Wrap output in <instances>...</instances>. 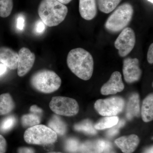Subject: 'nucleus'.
<instances>
[{"instance_id": "1a4fd4ad", "label": "nucleus", "mask_w": 153, "mask_h": 153, "mask_svg": "<svg viewBox=\"0 0 153 153\" xmlns=\"http://www.w3.org/2000/svg\"><path fill=\"white\" fill-rule=\"evenodd\" d=\"M123 74L126 82L133 83L138 81L142 75L139 61L136 58H126L123 60Z\"/></svg>"}, {"instance_id": "20e7f679", "label": "nucleus", "mask_w": 153, "mask_h": 153, "mask_svg": "<svg viewBox=\"0 0 153 153\" xmlns=\"http://www.w3.org/2000/svg\"><path fill=\"white\" fill-rule=\"evenodd\" d=\"M134 13L132 6L124 3L116 9L108 17L105 27L111 33H117L123 30L131 21Z\"/></svg>"}, {"instance_id": "f3484780", "label": "nucleus", "mask_w": 153, "mask_h": 153, "mask_svg": "<svg viewBox=\"0 0 153 153\" xmlns=\"http://www.w3.org/2000/svg\"><path fill=\"white\" fill-rule=\"evenodd\" d=\"M141 116L143 120L146 123L149 122L153 119V95L149 94L143 102L141 108Z\"/></svg>"}, {"instance_id": "a878e982", "label": "nucleus", "mask_w": 153, "mask_h": 153, "mask_svg": "<svg viewBox=\"0 0 153 153\" xmlns=\"http://www.w3.org/2000/svg\"><path fill=\"white\" fill-rule=\"evenodd\" d=\"M79 141L74 138L69 139L66 141L65 148L66 150L71 153H75L79 150Z\"/></svg>"}, {"instance_id": "6ab92c4d", "label": "nucleus", "mask_w": 153, "mask_h": 153, "mask_svg": "<svg viewBox=\"0 0 153 153\" xmlns=\"http://www.w3.org/2000/svg\"><path fill=\"white\" fill-rule=\"evenodd\" d=\"M49 127L58 134L63 135L66 133L67 127L66 123L59 117L54 115L49 120L48 123Z\"/></svg>"}, {"instance_id": "412c9836", "label": "nucleus", "mask_w": 153, "mask_h": 153, "mask_svg": "<svg viewBox=\"0 0 153 153\" xmlns=\"http://www.w3.org/2000/svg\"><path fill=\"white\" fill-rule=\"evenodd\" d=\"M119 121L117 116L105 117L100 120L94 126L96 130H103L111 128L116 125Z\"/></svg>"}, {"instance_id": "9d476101", "label": "nucleus", "mask_w": 153, "mask_h": 153, "mask_svg": "<svg viewBox=\"0 0 153 153\" xmlns=\"http://www.w3.org/2000/svg\"><path fill=\"white\" fill-rule=\"evenodd\" d=\"M18 54L17 73L19 76H23L28 73L33 67L36 60V56L34 53L26 47L21 48Z\"/></svg>"}, {"instance_id": "0eeeda50", "label": "nucleus", "mask_w": 153, "mask_h": 153, "mask_svg": "<svg viewBox=\"0 0 153 153\" xmlns=\"http://www.w3.org/2000/svg\"><path fill=\"white\" fill-rule=\"evenodd\" d=\"M125 102L120 97H113L105 99H99L94 103V108L103 116H114L123 110Z\"/></svg>"}, {"instance_id": "a211bd4d", "label": "nucleus", "mask_w": 153, "mask_h": 153, "mask_svg": "<svg viewBox=\"0 0 153 153\" xmlns=\"http://www.w3.org/2000/svg\"><path fill=\"white\" fill-rule=\"evenodd\" d=\"M15 106L13 100L10 94L0 95V115L10 113L14 109Z\"/></svg>"}, {"instance_id": "4be33fe9", "label": "nucleus", "mask_w": 153, "mask_h": 153, "mask_svg": "<svg viewBox=\"0 0 153 153\" xmlns=\"http://www.w3.org/2000/svg\"><path fill=\"white\" fill-rule=\"evenodd\" d=\"M74 128L77 131L84 132L89 134H95L96 130L94 128L93 123L89 120H85L76 124L74 126Z\"/></svg>"}, {"instance_id": "9b49d317", "label": "nucleus", "mask_w": 153, "mask_h": 153, "mask_svg": "<svg viewBox=\"0 0 153 153\" xmlns=\"http://www.w3.org/2000/svg\"><path fill=\"white\" fill-rule=\"evenodd\" d=\"M125 86L120 72L116 71L111 74L110 79L101 87L100 92L102 95L115 94L123 90Z\"/></svg>"}, {"instance_id": "393cba45", "label": "nucleus", "mask_w": 153, "mask_h": 153, "mask_svg": "<svg viewBox=\"0 0 153 153\" xmlns=\"http://www.w3.org/2000/svg\"><path fill=\"white\" fill-rule=\"evenodd\" d=\"M16 122V119L13 116H10L5 118L0 125L1 131L6 132L11 129Z\"/></svg>"}, {"instance_id": "7c9ffc66", "label": "nucleus", "mask_w": 153, "mask_h": 153, "mask_svg": "<svg viewBox=\"0 0 153 153\" xmlns=\"http://www.w3.org/2000/svg\"><path fill=\"white\" fill-rule=\"evenodd\" d=\"M147 60L150 64L153 63V44H152L149 47L147 53Z\"/></svg>"}, {"instance_id": "aec40b11", "label": "nucleus", "mask_w": 153, "mask_h": 153, "mask_svg": "<svg viewBox=\"0 0 153 153\" xmlns=\"http://www.w3.org/2000/svg\"><path fill=\"white\" fill-rule=\"evenodd\" d=\"M122 0H97L100 10L109 13L116 8Z\"/></svg>"}, {"instance_id": "4c0bfd02", "label": "nucleus", "mask_w": 153, "mask_h": 153, "mask_svg": "<svg viewBox=\"0 0 153 153\" xmlns=\"http://www.w3.org/2000/svg\"><path fill=\"white\" fill-rule=\"evenodd\" d=\"M147 1H149L150 2L152 3V4H153V0H147Z\"/></svg>"}, {"instance_id": "72a5a7b5", "label": "nucleus", "mask_w": 153, "mask_h": 153, "mask_svg": "<svg viewBox=\"0 0 153 153\" xmlns=\"http://www.w3.org/2000/svg\"><path fill=\"white\" fill-rule=\"evenodd\" d=\"M30 111L31 112L34 114H41L43 112V110L41 108L38 107L36 105H33L31 106Z\"/></svg>"}, {"instance_id": "f03ea898", "label": "nucleus", "mask_w": 153, "mask_h": 153, "mask_svg": "<svg viewBox=\"0 0 153 153\" xmlns=\"http://www.w3.org/2000/svg\"><path fill=\"white\" fill-rule=\"evenodd\" d=\"M68 12L67 7L57 0H42L38 8L41 21L49 27H55L62 23Z\"/></svg>"}, {"instance_id": "5701e85b", "label": "nucleus", "mask_w": 153, "mask_h": 153, "mask_svg": "<svg viewBox=\"0 0 153 153\" xmlns=\"http://www.w3.org/2000/svg\"><path fill=\"white\" fill-rule=\"evenodd\" d=\"M41 119L36 114H29L24 115L22 118V125L25 127H31L40 123Z\"/></svg>"}, {"instance_id": "4468645a", "label": "nucleus", "mask_w": 153, "mask_h": 153, "mask_svg": "<svg viewBox=\"0 0 153 153\" xmlns=\"http://www.w3.org/2000/svg\"><path fill=\"white\" fill-rule=\"evenodd\" d=\"M79 10L82 18L92 20L97 14V0H79Z\"/></svg>"}, {"instance_id": "423d86ee", "label": "nucleus", "mask_w": 153, "mask_h": 153, "mask_svg": "<svg viewBox=\"0 0 153 153\" xmlns=\"http://www.w3.org/2000/svg\"><path fill=\"white\" fill-rule=\"evenodd\" d=\"M49 105L51 110L56 114L64 116H73L79 111V105L76 100L64 97H54Z\"/></svg>"}, {"instance_id": "58836bf2", "label": "nucleus", "mask_w": 153, "mask_h": 153, "mask_svg": "<svg viewBox=\"0 0 153 153\" xmlns=\"http://www.w3.org/2000/svg\"><path fill=\"white\" fill-rule=\"evenodd\" d=\"M49 153H57V152H51Z\"/></svg>"}, {"instance_id": "ddd939ff", "label": "nucleus", "mask_w": 153, "mask_h": 153, "mask_svg": "<svg viewBox=\"0 0 153 153\" xmlns=\"http://www.w3.org/2000/svg\"><path fill=\"white\" fill-rule=\"evenodd\" d=\"M140 140L136 135L119 138L115 141V143L124 153H132L135 150L139 143Z\"/></svg>"}, {"instance_id": "f257e3e1", "label": "nucleus", "mask_w": 153, "mask_h": 153, "mask_svg": "<svg viewBox=\"0 0 153 153\" xmlns=\"http://www.w3.org/2000/svg\"><path fill=\"white\" fill-rule=\"evenodd\" d=\"M68 68L76 76L84 80L91 78L94 70L93 57L89 52L81 48L72 49L67 57Z\"/></svg>"}, {"instance_id": "f8f14e48", "label": "nucleus", "mask_w": 153, "mask_h": 153, "mask_svg": "<svg viewBox=\"0 0 153 153\" xmlns=\"http://www.w3.org/2000/svg\"><path fill=\"white\" fill-rule=\"evenodd\" d=\"M19 54L11 48L0 47V62L11 70L17 69Z\"/></svg>"}, {"instance_id": "39448f33", "label": "nucleus", "mask_w": 153, "mask_h": 153, "mask_svg": "<svg viewBox=\"0 0 153 153\" xmlns=\"http://www.w3.org/2000/svg\"><path fill=\"white\" fill-rule=\"evenodd\" d=\"M57 134L49 127L38 125L29 128L24 134L26 142L30 144L49 145L57 140Z\"/></svg>"}, {"instance_id": "2eb2a0df", "label": "nucleus", "mask_w": 153, "mask_h": 153, "mask_svg": "<svg viewBox=\"0 0 153 153\" xmlns=\"http://www.w3.org/2000/svg\"><path fill=\"white\" fill-rule=\"evenodd\" d=\"M126 114V117L128 120L140 116V100L138 94L134 93L129 98Z\"/></svg>"}, {"instance_id": "bb28decb", "label": "nucleus", "mask_w": 153, "mask_h": 153, "mask_svg": "<svg viewBox=\"0 0 153 153\" xmlns=\"http://www.w3.org/2000/svg\"><path fill=\"white\" fill-rule=\"evenodd\" d=\"M124 120H121L119 121L118 123L116 125L114 126L112 128H111L110 129L107 131V134L109 137H113L117 134L119 132V128L123 126L125 124Z\"/></svg>"}, {"instance_id": "c756f323", "label": "nucleus", "mask_w": 153, "mask_h": 153, "mask_svg": "<svg viewBox=\"0 0 153 153\" xmlns=\"http://www.w3.org/2000/svg\"><path fill=\"white\" fill-rule=\"evenodd\" d=\"M102 153H115L113 149L112 145L109 142L105 141V146Z\"/></svg>"}, {"instance_id": "b1692460", "label": "nucleus", "mask_w": 153, "mask_h": 153, "mask_svg": "<svg viewBox=\"0 0 153 153\" xmlns=\"http://www.w3.org/2000/svg\"><path fill=\"white\" fill-rule=\"evenodd\" d=\"M13 7V0H0V17L7 18L10 16Z\"/></svg>"}, {"instance_id": "c9c22d12", "label": "nucleus", "mask_w": 153, "mask_h": 153, "mask_svg": "<svg viewBox=\"0 0 153 153\" xmlns=\"http://www.w3.org/2000/svg\"><path fill=\"white\" fill-rule=\"evenodd\" d=\"M59 2L63 4H67L70 2L72 0H57Z\"/></svg>"}, {"instance_id": "e433bc0d", "label": "nucleus", "mask_w": 153, "mask_h": 153, "mask_svg": "<svg viewBox=\"0 0 153 153\" xmlns=\"http://www.w3.org/2000/svg\"><path fill=\"white\" fill-rule=\"evenodd\" d=\"M153 147H152L145 151L144 153H153Z\"/></svg>"}, {"instance_id": "dca6fc26", "label": "nucleus", "mask_w": 153, "mask_h": 153, "mask_svg": "<svg viewBox=\"0 0 153 153\" xmlns=\"http://www.w3.org/2000/svg\"><path fill=\"white\" fill-rule=\"evenodd\" d=\"M105 146V141L96 140L88 141L79 146L81 153H102Z\"/></svg>"}, {"instance_id": "473e14b6", "label": "nucleus", "mask_w": 153, "mask_h": 153, "mask_svg": "<svg viewBox=\"0 0 153 153\" xmlns=\"http://www.w3.org/2000/svg\"><path fill=\"white\" fill-rule=\"evenodd\" d=\"M18 153H35V151L32 148L22 147L18 150Z\"/></svg>"}, {"instance_id": "6e6552de", "label": "nucleus", "mask_w": 153, "mask_h": 153, "mask_svg": "<svg viewBox=\"0 0 153 153\" xmlns=\"http://www.w3.org/2000/svg\"><path fill=\"white\" fill-rule=\"evenodd\" d=\"M135 35L131 28L124 29L115 41L114 46L118 50L120 56L125 57L128 55L134 47Z\"/></svg>"}, {"instance_id": "f704fd0d", "label": "nucleus", "mask_w": 153, "mask_h": 153, "mask_svg": "<svg viewBox=\"0 0 153 153\" xmlns=\"http://www.w3.org/2000/svg\"><path fill=\"white\" fill-rule=\"evenodd\" d=\"M7 67L1 63L0 64V76L4 74L7 71Z\"/></svg>"}, {"instance_id": "2f4dec72", "label": "nucleus", "mask_w": 153, "mask_h": 153, "mask_svg": "<svg viewBox=\"0 0 153 153\" xmlns=\"http://www.w3.org/2000/svg\"><path fill=\"white\" fill-rule=\"evenodd\" d=\"M25 19L22 16H19L17 20V28L20 30H22L25 27Z\"/></svg>"}, {"instance_id": "c85d7f7f", "label": "nucleus", "mask_w": 153, "mask_h": 153, "mask_svg": "<svg viewBox=\"0 0 153 153\" xmlns=\"http://www.w3.org/2000/svg\"><path fill=\"white\" fill-rule=\"evenodd\" d=\"M45 24L42 22V21H39L37 22L36 25V28L35 30L36 32L38 34H41L44 32L45 30Z\"/></svg>"}, {"instance_id": "cd10ccee", "label": "nucleus", "mask_w": 153, "mask_h": 153, "mask_svg": "<svg viewBox=\"0 0 153 153\" xmlns=\"http://www.w3.org/2000/svg\"><path fill=\"white\" fill-rule=\"evenodd\" d=\"M7 149V143L5 139L0 134V153H5Z\"/></svg>"}, {"instance_id": "7ed1b4c3", "label": "nucleus", "mask_w": 153, "mask_h": 153, "mask_svg": "<svg viewBox=\"0 0 153 153\" xmlns=\"http://www.w3.org/2000/svg\"><path fill=\"white\" fill-rule=\"evenodd\" d=\"M30 83L33 88L41 93H52L59 89L61 79L54 71L47 69L39 70L31 77Z\"/></svg>"}]
</instances>
